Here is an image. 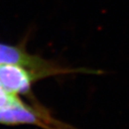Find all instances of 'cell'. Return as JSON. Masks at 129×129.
<instances>
[{
    "label": "cell",
    "mask_w": 129,
    "mask_h": 129,
    "mask_svg": "<svg viewBox=\"0 0 129 129\" xmlns=\"http://www.w3.org/2000/svg\"><path fill=\"white\" fill-rule=\"evenodd\" d=\"M1 64H19L32 70L41 76L43 74L51 73L52 66H49L45 60L30 55L19 47L0 43V66Z\"/></svg>",
    "instance_id": "7a4b0ae2"
},
{
    "label": "cell",
    "mask_w": 129,
    "mask_h": 129,
    "mask_svg": "<svg viewBox=\"0 0 129 129\" xmlns=\"http://www.w3.org/2000/svg\"><path fill=\"white\" fill-rule=\"evenodd\" d=\"M18 99L17 96H11L8 94L6 91H4V89L0 86V107H3L4 106L11 104L12 102H15Z\"/></svg>",
    "instance_id": "277c9868"
},
{
    "label": "cell",
    "mask_w": 129,
    "mask_h": 129,
    "mask_svg": "<svg viewBox=\"0 0 129 129\" xmlns=\"http://www.w3.org/2000/svg\"><path fill=\"white\" fill-rule=\"evenodd\" d=\"M37 77L40 76L35 71L23 66H0V86L11 96L28 93Z\"/></svg>",
    "instance_id": "6da1fadb"
},
{
    "label": "cell",
    "mask_w": 129,
    "mask_h": 129,
    "mask_svg": "<svg viewBox=\"0 0 129 129\" xmlns=\"http://www.w3.org/2000/svg\"><path fill=\"white\" fill-rule=\"evenodd\" d=\"M40 113L20 102L19 98L11 104L0 107V123L7 125L34 124L45 125Z\"/></svg>",
    "instance_id": "3957f363"
}]
</instances>
